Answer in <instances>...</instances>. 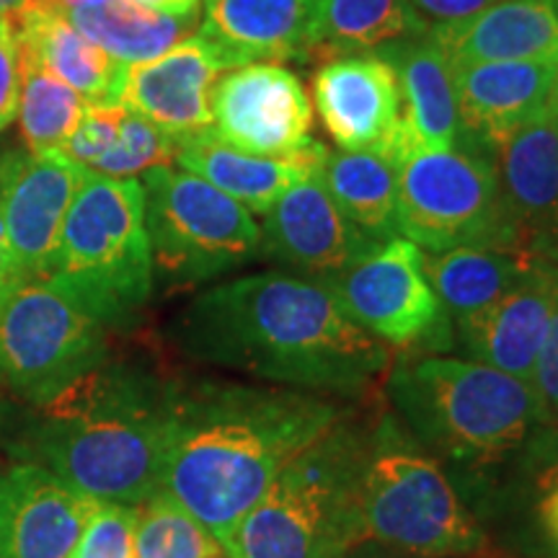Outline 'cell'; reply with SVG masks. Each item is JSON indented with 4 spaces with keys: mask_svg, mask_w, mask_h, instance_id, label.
I'll use <instances>...</instances> for the list:
<instances>
[{
    "mask_svg": "<svg viewBox=\"0 0 558 558\" xmlns=\"http://www.w3.org/2000/svg\"><path fill=\"white\" fill-rule=\"evenodd\" d=\"M171 339L202 365L333 399L367 393L390 367L388 347L324 284L277 269L199 292L171 324Z\"/></svg>",
    "mask_w": 558,
    "mask_h": 558,
    "instance_id": "obj_1",
    "label": "cell"
},
{
    "mask_svg": "<svg viewBox=\"0 0 558 558\" xmlns=\"http://www.w3.org/2000/svg\"><path fill=\"white\" fill-rule=\"evenodd\" d=\"M352 411L333 396L284 386H173L160 492L192 512L226 554L279 471Z\"/></svg>",
    "mask_w": 558,
    "mask_h": 558,
    "instance_id": "obj_2",
    "label": "cell"
},
{
    "mask_svg": "<svg viewBox=\"0 0 558 558\" xmlns=\"http://www.w3.org/2000/svg\"><path fill=\"white\" fill-rule=\"evenodd\" d=\"M386 399L478 518L518 486L533 439L558 427L533 383L476 360L407 354L388 373Z\"/></svg>",
    "mask_w": 558,
    "mask_h": 558,
    "instance_id": "obj_3",
    "label": "cell"
},
{
    "mask_svg": "<svg viewBox=\"0 0 558 558\" xmlns=\"http://www.w3.org/2000/svg\"><path fill=\"white\" fill-rule=\"evenodd\" d=\"M173 383L132 365L96 367L58 399L34 407L19 458L96 501L140 507L160 488Z\"/></svg>",
    "mask_w": 558,
    "mask_h": 558,
    "instance_id": "obj_4",
    "label": "cell"
},
{
    "mask_svg": "<svg viewBox=\"0 0 558 558\" xmlns=\"http://www.w3.org/2000/svg\"><path fill=\"white\" fill-rule=\"evenodd\" d=\"M367 424L354 411L290 460L228 543V558H337L365 541L360 471Z\"/></svg>",
    "mask_w": 558,
    "mask_h": 558,
    "instance_id": "obj_5",
    "label": "cell"
},
{
    "mask_svg": "<svg viewBox=\"0 0 558 558\" xmlns=\"http://www.w3.org/2000/svg\"><path fill=\"white\" fill-rule=\"evenodd\" d=\"M360 518L365 538L416 558H463L488 546L476 509L393 411L367 424Z\"/></svg>",
    "mask_w": 558,
    "mask_h": 558,
    "instance_id": "obj_6",
    "label": "cell"
},
{
    "mask_svg": "<svg viewBox=\"0 0 558 558\" xmlns=\"http://www.w3.org/2000/svg\"><path fill=\"white\" fill-rule=\"evenodd\" d=\"M107 329H122L153 295V256L140 179L83 173L45 275Z\"/></svg>",
    "mask_w": 558,
    "mask_h": 558,
    "instance_id": "obj_7",
    "label": "cell"
},
{
    "mask_svg": "<svg viewBox=\"0 0 558 558\" xmlns=\"http://www.w3.org/2000/svg\"><path fill=\"white\" fill-rule=\"evenodd\" d=\"M145 230L153 275L166 284H202L262 256V226L241 202L190 171H145Z\"/></svg>",
    "mask_w": 558,
    "mask_h": 558,
    "instance_id": "obj_8",
    "label": "cell"
},
{
    "mask_svg": "<svg viewBox=\"0 0 558 558\" xmlns=\"http://www.w3.org/2000/svg\"><path fill=\"white\" fill-rule=\"evenodd\" d=\"M399 233L429 254L450 248L522 251L501 199L494 156L469 145L403 153Z\"/></svg>",
    "mask_w": 558,
    "mask_h": 558,
    "instance_id": "obj_9",
    "label": "cell"
},
{
    "mask_svg": "<svg viewBox=\"0 0 558 558\" xmlns=\"http://www.w3.org/2000/svg\"><path fill=\"white\" fill-rule=\"evenodd\" d=\"M109 329L47 279L0 300V388L45 407L107 362Z\"/></svg>",
    "mask_w": 558,
    "mask_h": 558,
    "instance_id": "obj_10",
    "label": "cell"
},
{
    "mask_svg": "<svg viewBox=\"0 0 558 558\" xmlns=\"http://www.w3.org/2000/svg\"><path fill=\"white\" fill-rule=\"evenodd\" d=\"M326 290L354 324L386 347H452V324L432 290L424 251L396 235L365 259L324 279Z\"/></svg>",
    "mask_w": 558,
    "mask_h": 558,
    "instance_id": "obj_11",
    "label": "cell"
},
{
    "mask_svg": "<svg viewBox=\"0 0 558 558\" xmlns=\"http://www.w3.org/2000/svg\"><path fill=\"white\" fill-rule=\"evenodd\" d=\"M209 130L251 156L284 158L308 140L313 104L292 70L254 62L226 70L213 88Z\"/></svg>",
    "mask_w": 558,
    "mask_h": 558,
    "instance_id": "obj_12",
    "label": "cell"
},
{
    "mask_svg": "<svg viewBox=\"0 0 558 558\" xmlns=\"http://www.w3.org/2000/svg\"><path fill=\"white\" fill-rule=\"evenodd\" d=\"M313 101L339 150L383 153L401 163L407 140L396 70L378 52L341 54L318 68Z\"/></svg>",
    "mask_w": 558,
    "mask_h": 558,
    "instance_id": "obj_13",
    "label": "cell"
},
{
    "mask_svg": "<svg viewBox=\"0 0 558 558\" xmlns=\"http://www.w3.org/2000/svg\"><path fill=\"white\" fill-rule=\"evenodd\" d=\"M86 169L60 150L0 156V209L13 262L26 282L45 279Z\"/></svg>",
    "mask_w": 558,
    "mask_h": 558,
    "instance_id": "obj_14",
    "label": "cell"
},
{
    "mask_svg": "<svg viewBox=\"0 0 558 558\" xmlns=\"http://www.w3.org/2000/svg\"><path fill=\"white\" fill-rule=\"evenodd\" d=\"M380 246L383 241L341 215L320 177L292 184L264 213L262 256L313 282L339 275Z\"/></svg>",
    "mask_w": 558,
    "mask_h": 558,
    "instance_id": "obj_15",
    "label": "cell"
},
{
    "mask_svg": "<svg viewBox=\"0 0 558 558\" xmlns=\"http://www.w3.org/2000/svg\"><path fill=\"white\" fill-rule=\"evenodd\" d=\"M101 501L37 463L0 476V558H70Z\"/></svg>",
    "mask_w": 558,
    "mask_h": 558,
    "instance_id": "obj_16",
    "label": "cell"
},
{
    "mask_svg": "<svg viewBox=\"0 0 558 558\" xmlns=\"http://www.w3.org/2000/svg\"><path fill=\"white\" fill-rule=\"evenodd\" d=\"M324 0H202L197 37L222 68L316 58Z\"/></svg>",
    "mask_w": 558,
    "mask_h": 558,
    "instance_id": "obj_17",
    "label": "cell"
},
{
    "mask_svg": "<svg viewBox=\"0 0 558 558\" xmlns=\"http://www.w3.org/2000/svg\"><path fill=\"white\" fill-rule=\"evenodd\" d=\"M558 288V264L530 254L518 282L471 326L456 331L471 360L533 380Z\"/></svg>",
    "mask_w": 558,
    "mask_h": 558,
    "instance_id": "obj_18",
    "label": "cell"
},
{
    "mask_svg": "<svg viewBox=\"0 0 558 558\" xmlns=\"http://www.w3.org/2000/svg\"><path fill=\"white\" fill-rule=\"evenodd\" d=\"M226 73L197 34L148 62L128 65L120 107L135 111L171 137H186L213 124V88Z\"/></svg>",
    "mask_w": 558,
    "mask_h": 558,
    "instance_id": "obj_19",
    "label": "cell"
},
{
    "mask_svg": "<svg viewBox=\"0 0 558 558\" xmlns=\"http://www.w3.org/2000/svg\"><path fill=\"white\" fill-rule=\"evenodd\" d=\"M501 199L520 248L538 254L558 239V124L543 109L494 156Z\"/></svg>",
    "mask_w": 558,
    "mask_h": 558,
    "instance_id": "obj_20",
    "label": "cell"
},
{
    "mask_svg": "<svg viewBox=\"0 0 558 558\" xmlns=\"http://www.w3.org/2000/svg\"><path fill=\"white\" fill-rule=\"evenodd\" d=\"M326 156L329 150L311 137L284 158L251 156L228 145L213 130H202L179 137L173 163L241 202L248 213L264 215L292 184L318 177Z\"/></svg>",
    "mask_w": 558,
    "mask_h": 558,
    "instance_id": "obj_21",
    "label": "cell"
},
{
    "mask_svg": "<svg viewBox=\"0 0 558 558\" xmlns=\"http://www.w3.org/2000/svg\"><path fill=\"white\" fill-rule=\"evenodd\" d=\"M556 73L554 62H478L452 68L471 148L497 156V148L512 132L546 109Z\"/></svg>",
    "mask_w": 558,
    "mask_h": 558,
    "instance_id": "obj_22",
    "label": "cell"
},
{
    "mask_svg": "<svg viewBox=\"0 0 558 558\" xmlns=\"http://www.w3.org/2000/svg\"><path fill=\"white\" fill-rule=\"evenodd\" d=\"M375 52L390 62L399 78L407 150L465 148L469 137L460 114L456 78L448 58L439 52L435 41L422 34V37L388 41Z\"/></svg>",
    "mask_w": 558,
    "mask_h": 558,
    "instance_id": "obj_23",
    "label": "cell"
},
{
    "mask_svg": "<svg viewBox=\"0 0 558 558\" xmlns=\"http://www.w3.org/2000/svg\"><path fill=\"white\" fill-rule=\"evenodd\" d=\"M427 37L450 68L478 62H554L558 65V13L554 0H501L476 16L432 26Z\"/></svg>",
    "mask_w": 558,
    "mask_h": 558,
    "instance_id": "obj_24",
    "label": "cell"
},
{
    "mask_svg": "<svg viewBox=\"0 0 558 558\" xmlns=\"http://www.w3.org/2000/svg\"><path fill=\"white\" fill-rule=\"evenodd\" d=\"M9 24L16 50L32 54L88 107H117L122 101L128 65L83 37L52 0H37Z\"/></svg>",
    "mask_w": 558,
    "mask_h": 558,
    "instance_id": "obj_25",
    "label": "cell"
},
{
    "mask_svg": "<svg viewBox=\"0 0 558 558\" xmlns=\"http://www.w3.org/2000/svg\"><path fill=\"white\" fill-rule=\"evenodd\" d=\"M530 254L499 248H450L424 256V269L456 331L471 326L518 282Z\"/></svg>",
    "mask_w": 558,
    "mask_h": 558,
    "instance_id": "obj_26",
    "label": "cell"
},
{
    "mask_svg": "<svg viewBox=\"0 0 558 558\" xmlns=\"http://www.w3.org/2000/svg\"><path fill=\"white\" fill-rule=\"evenodd\" d=\"M320 184L347 220L373 235L390 241L399 233V163L383 153H329Z\"/></svg>",
    "mask_w": 558,
    "mask_h": 558,
    "instance_id": "obj_27",
    "label": "cell"
},
{
    "mask_svg": "<svg viewBox=\"0 0 558 558\" xmlns=\"http://www.w3.org/2000/svg\"><path fill=\"white\" fill-rule=\"evenodd\" d=\"M68 19L83 37L124 65L158 58L199 29V11L171 16L143 9L135 0H104L101 5L75 11Z\"/></svg>",
    "mask_w": 558,
    "mask_h": 558,
    "instance_id": "obj_28",
    "label": "cell"
},
{
    "mask_svg": "<svg viewBox=\"0 0 558 558\" xmlns=\"http://www.w3.org/2000/svg\"><path fill=\"white\" fill-rule=\"evenodd\" d=\"M427 32L409 0H324L316 54L333 60L341 54L375 52L388 41L422 37Z\"/></svg>",
    "mask_w": 558,
    "mask_h": 558,
    "instance_id": "obj_29",
    "label": "cell"
},
{
    "mask_svg": "<svg viewBox=\"0 0 558 558\" xmlns=\"http://www.w3.org/2000/svg\"><path fill=\"white\" fill-rule=\"evenodd\" d=\"M19 128L26 140V150H60L78 128L88 104L68 83L41 68L32 54L19 52Z\"/></svg>",
    "mask_w": 558,
    "mask_h": 558,
    "instance_id": "obj_30",
    "label": "cell"
},
{
    "mask_svg": "<svg viewBox=\"0 0 558 558\" xmlns=\"http://www.w3.org/2000/svg\"><path fill=\"white\" fill-rule=\"evenodd\" d=\"M220 554L215 535L160 488L137 507L135 558H215Z\"/></svg>",
    "mask_w": 558,
    "mask_h": 558,
    "instance_id": "obj_31",
    "label": "cell"
},
{
    "mask_svg": "<svg viewBox=\"0 0 558 558\" xmlns=\"http://www.w3.org/2000/svg\"><path fill=\"white\" fill-rule=\"evenodd\" d=\"M177 145L179 140L171 137L169 132L156 128L135 111L124 109L114 145L104 153L90 171L111 179H140L145 171L171 166L177 158Z\"/></svg>",
    "mask_w": 558,
    "mask_h": 558,
    "instance_id": "obj_32",
    "label": "cell"
},
{
    "mask_svg": "<svg viewBox=\"0 0 558 558\" xmlns=\"http://www.w3.org/2000/svg\"><path fill=\"white\" fill-rule=\"evenodd\" d=\"M137 507L101 501L70 558H135Z\"/></svg>",
    "mask_w": 558,
    "mask_h": 558,
    "instance_id": "obj_33",
    "label": "cell"
},
{
    "mask_svg": "<svg viewBox=\"0 0 558 558\" xmlns=\"http://www.w3.org/2000/svg\"><path fill=\"white\" fill-rule=\"evenodd\" d=\"M124 117V107H88L81 117L78 128L65 140L60 153L83 169H94L99 158L114 145L117 132H120Z\"/></svg>",
    "mask_w": 558,
    "mask_h": 558,
    "instance_id": "obj_34",
    "label": "cell"
},
{
    "mask_svg": "<svg viewBox=\"0 0 558 558\" xmlns=\"http://www.w3.org/2000/svg\"><path fill=\"white\" fill-rule=\"evenodd\" d=\"M530 448H533V445H530ZM527 476L533 478V486H535V499H533L535 530H538L543 546H546L554 556H558V471L550 469L548 463H543L541 458H535L533 450H527L525 463H522V471H520V481Z\"/></svg>",
    "mask_w": 558,
    "mask_h": 558,
    "instance_id": "obj_35",
    "label": "cell"
},
{
    "mask_svg": "<svg viewBox=\"0 0 558 558\" xmlns=\"http://www.w3.org/2000/svg\"><path fill=\"white\" fill-rule=\"evenodd\" d=\"M533 388L538 390L543 407H546L550 422L558 424V288L554 298V311H550V320L546 329V339H543L538 360H535L533 369Z\"/></svg>",
    "mask_w": 558,
    "mask_h": 558,
    "instance_id": "obj_36",
    "label": "cell"
},
{
    "mask_svg": "<svg viewBox=\"0 0 558 558\" xmlns=\"http://www.w3.org/2000/svg\"><path fill=\"white\" fill-rule=\"evenodd\" d=\"M21 94V65L16 37L9 21H0V132L16 120Z\"/></svg>",
    "mask_w": 558,
    "mask_h": 558,
    "instance_id": "obj_37",
    "label": "cell"
},
{
    "mask_svg": "<svg viewBox=\"0 0 558 558\" xmlns=\"http://www.w3.org/2000/svg\"><path fill=\"white\" fill-rule=\"evenodd\" d=\"M497 3H501V0H409L414 16L422 21L427 29H432V26L465 21Z\"/></svg>",
    "mask_w": 558,
    "mask_h": 558,
    "instance_id": "obj_38",
    "label": "cell"
},
{
    "mask_svg": "<svg viewBox=\"0 0 558 558\" xmlns=\"http://www.w3.org/2000/svg\"><path fill=\"white\" fill-rule=\"evenodd\" d=\"M21 284H26V279L19 271L16 262H13L9 233H5L3 209H0V300H5L11 292H16Z\"/></svg>",
    "mask_w": 558,
    "mask_h": 558,
    "instance_id": "obj_39",
    "label": "cell"
},
{
    "mask_svg": "<svg viewBox=\"0 0 558 558\" xmlns=\"http://www.w3.org/2000/svg\"><path fill=\"white\" fill-rule=\"evenodd\" d=\"M337 558H416V556H409L403 554V550H396L390 546H383L378 541H360L354 543V546H349L347 550H341Z\"/></svg>",
    "mask_w": 558,
    "mask_h": 558,
    "instance_id": "obj_40",
    "label": "cell"
},
{
    "mask_svg": "<svg viewBox=\"0 0 558 558\" xmlns=\"http://www.w3.org/2000/svg\"><path fill=\"white\" fill-rule=\"evenodd\" d=\"M533 456L558 471V427H546L533 439Z\"/></svg>",
    "mask_w": 558,
    "mask_h": 558,
    "instance_id": "obj_41",
    "label": "cell"
},
{
    "mask_svg": "<svg viewBox=\"0 0 558 558\" xmlns=\"http://www.w3.org/2000/svg\"><path fill=\"white\" fill-rule=\"evenodd\" d=\"M143 9L171 13V16H186V13H197L202 0H135Z\"/></svg>",
    "mask_w": 558,
    "mask_h": 558,
    "instance_id": "obj_42",
    "label": "cell"
},
{
    "mask_svg": "<svg viewBox=\"0 0 558 558\" xmlns=\"http://www.w3.org/2000/svg\"><path fill=\"white\" fill-rule=\"evenodd\" d=\"M34 3L37 0H0V21H13Z\"/></svg>",
    "mask_w": 558,
    "mask_h": 558,
    "instance_id": "obj_43",
    "label": "cell"
},
{
    "mask_svg": "<svg viewBox=\"0 0 558 558\" xmlns=\"http://www.w3.org/2000/svg\"><path fill=\"white\" fill-rule=\"evenodd\" d=\"M58 9L65 13V16H70V13L75 11H83V9H94V5H101L104 0H52Z\"/></svg>",
    "mask_w": 558,
    "mask_h": 558,
    "instance_id": "obj_44",
    "label": "cell"
},
{
    "mask_svg": "<svg viewBox=\"0 0 558 558\" xmlns=\"http://www.w3.org/2000/svg\"><path fill=\"white\" fill-rule=\"evenodd\" d=\"M546 111H548V117H550V120H554V122L558 124V73H556V81H554V86H550V90H548V99H546Z\"/></svg>",
    "mask_w": 558,
    "mask_h": 558,
    "instance_id": "obj_45",
    "label": "cell"
},
{
    "mask_svg": "<svg viewBox=\"0 0 558 558\" xmlns=\"http://www.w3.org/2000/svg\"><path fill=\"white\" fill-rule=\"evenodd\" d=\"M541 256H546V259H550V262H554V264H558V239L550 241L548 246L541 251Z\"/></svg>",
    "mask_w": 558,
    "mask_h": 558,
    "instance_id": "obj_46",
    "label": "cell"
},
{
    "mask_svg": "<svg viewBox=\"0 0 558 558\" xmlns=\"http://www.w3.org/2000/svg\"><path fill=\"white\" fill-rule=\"evenodd\" d=\"M554 9H556V13H558V0H554Z\"/></svg>",
    "mask_w": 558,
    "mask_h": 558,
    "instance_id": "obj_47",
    "label": "cell"
},
{
    "mask_svg": "<svg viewBox=\"0 0 558 558\" xmlns=\"http://www.w3.org/2000/svg\"><path fill=\"white\" fill-rule=\"evenodd\" d=\"M550 558H558V556H550Z\"/></svg>",
    "mask_w": 558,
    "mask_h": 558,
    "instance_id": "obj_48",
    "label": "cell"
},
{
    "mask_svg": "<svg viewBox=\"0 0 558 558\" xmlns=\"http://www.w3.org/2000/svg\"><path fill=\"white\" fill-rule=\"evenodd\" d=\"M215 558H220V556H215Z\"/></svg>",
    "mask_w": 558,
    "mask_h": 558,
    "instance_id": "obj_49",
    "label": "cell"
}]
</instances>
